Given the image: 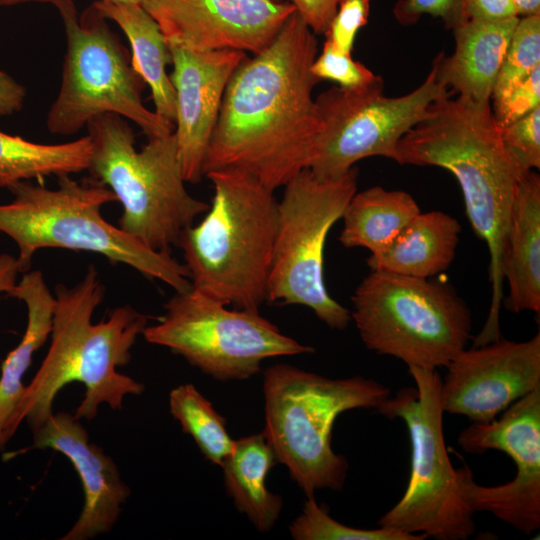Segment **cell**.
<instances>
[{
  "label": "cell",
  "instance_id": "8fae6325",
  "mask_svg": "<svg viewBox=\"0 0 540 540\" xmlns=\"http://www.w3.org/2000/svg\"><path fill=\"white\" fill-rule=\"evenodd\" d=\"M358 168L334 179H320L306 168L286 183L277 205V227L266 301L310 308L329 328L344 330L348 308L327 291L324 247L331 227L357 192Z\"/></svg>",
  "mask_w": 540,
  "mask_h": 540
},
{
  "label": "cell",
  "instance_id": "f546056e",
  "mask_svg": "<svg viewBox=\"0 0 540 540\" xmlns=\"http://www.w3.org/2000/svg\"><path fill=\"white\" fill-rule=\"evenodd\" d=\"M312 73L322 80H332L339 87L353 89L374 82L375 75L369 68L353 59L352 54L337 50L325 39L320 54L311 67Z\"/></svg>",
  "mask_w": 540,
  "mask_h": 540
},
{
  "label": "cell",
  "instance_id": "8992f818",
  "mask_svg": "<svg viewBox=\"0 0 540 540\" xmlns=\"http://www.w3.org/2000/svg\"><path fill=\"white\" fill-rule=\"evenodd\" d=\"M263 394V434L276 461L308 498L317 490L344 487L348 462L331 446L337 417L353 409H378L390 390L362 376L331 379L278 363L263 371Z\"/></svg>",
  "mask_w": 540,
  "mask_h": 540
},
{
  "label": "cell",
  "instance_id": "1f68e13d",
  "mask_svg": "<svg viewBox=\"0 0 540 540\" xmlns=\"http://www.w3.org/2000/svg\"><path fill=\"white\" fill-rule=\"evenodd\" d=\"M494 118L502 128L540 107V66L499 97L491 99Z\"/></svg>",
  "mask_w": 540,
  "mask_h": 540
},
{
  "label": "cell",
  "instance_id": "52a82bcc",
  "mask_svg": "<svg viewBox=\"0 0 540 540\" xmlns=\"http://www.w3.org/2000/svg\"><path fill=\"white\" fill-rule=\"evenodd\" d=\"M86 128L92 144L87 171L121 203L119 228L146 247L171 254L184 230L209 208L185 187L174 132L149 138L138 151L133 130L117 114L95 117Z\"/></svg>",
  "mask_w": 540,
  "mask_h": 540
},
{
  "label": "cell",
  "instance_id": "836d02e7",
  "mask_svg": "<svg viewBox=\"0 0 540 540\" xmlns=\"http://www.w3.org/2000/svg\"><path fill=\"white\" fill-rule=\"evenodd\" d=\"M371 0H341L325 32L328 40L339 51L352 54L358 31L369 18Z\"/></svg>",
  "mask_w": 540,
  "mask_h": 540
},
{
  "label": "cell",
  "instance_id": "ab89813d",
  "mask_svg": "<svg viewBox=\"0 0 540 540\" xmlns=\"http://www.w3.org/2000/svg\"><path fill=\"white\" fill-rule=\"evenodd\" d=\"M53 0H0V5L10 6L26 2L52 3Z\"/></svg>",
  "mask_w": 540,
  "mask_h": 540
},
{
  "label": "cell",
  "instance_id": "f1b7e54d",
  "mask_svg": "<svg viewBox=\"0 0 540 540\" xmlns=\"http://www.w3.org/2000/svg\"><path fill=\"white\" fill-rule=\"evenodd\" d=\"M540 66V14L519 17L491 99L499 97Z\"/></svg>",
  "mask_w": 540,
  "mask_h": 540
},
{
  "label": "cell",
  "instance_id": "7a4b0ae2",
  "mask_svg": "<svg viewBox=\"0 0 540 540\" xmlns=\"http://www.w3.org/2000/svg\"><path fill=\"white\" fill-rule=\"evenodd\" d=\"M445 93L398 144V164L437 166L457 179L470 224L489 253L491 300L475 346L501 338L503 256L512 204L524 171L506 151L491 102Z\"/></svg>",
  "mask_w": 540,
  "mask_h": 540
},
{
  "label": "cell",
  "instance_id": "7402d4cb",
  "mask_svg": "<svg viewBox=\"0 0 540 540\" xmlns=\"http://www.w3.org/2000/svg\"><path fill=\"white\" fill-rule=\"evenodd\" d=\"M92 5L126 35L132 67L149 86L155 113L175 127L176 95L166 72L171 52L157 22L139 2L97 0Z\"/></svg>",
  "mask_w": 540,
  "mask_h": 540
},
{
  "label": "cell",
  "instance_id": "60d3db41",
  "mask_svg": "<svg viewBox=\"0 0 540 540\" xmlns=\"http://www.w3.org/2000/svg\"><path fill=\"white\" fill-rule=\"evenodd\" d=\"M111 1L139 2V3H141V0H111Z\"/></svg>",
  "mask_w": 540,
  "mask_h": 540
},
{
  "label": "cell",
  "instance_id": "f35d334b",
  "mask_svg": "<svg viewBox=\"0 0 540 540\" xmlns=\"http://www.w3.org/2000/svg\"><path fill=\"white\" fill-rule=\"evenodd\" d=\"M519 17L540 14V0H513Z\"/></svg>",
  "mask_w": 540,
  "mask_h": 540
},
{
  "label": "cell",
  "instance_id": "d6986e66",
  "mask_svg": "<svg viewBox=\"0 0 540 540\" xmlns=\"http://www.w3.org/2000/svg\"><path fill=\"white\" fill-rule=\"evenodd\" d=\"M519 17L502 21L468 19L454 28L451 55L437 54L438 81L449 92L478 102H491L493 89Z\"/></svg>",
  "mask_w": 540,
  "mask_h": 540
},
{
  "label": "cell",
  "instance_id": "484cf974",
  "mask_svg": "<svg viewBox=\"0 0 540 540\" xmlns=\"http://www.w3.org/2000/svg\"><path fill=\"white\" fill-rule=\"evenodd\" d=\"M91 152L88 135L60 144H41L0 131V187L86 171Z\"/></svg>",
  "mask_w": 540,
  "mask_h": 540
},
{
  "label": "cell",
  "instance_id": "d590c367",
  "mask_svg": "<svg viewBox=\"0 0 540 540\" xmlns=\"http://www.w3.org/2000/svg\"><path fill=\"white\" fill-rule=\"evenodd\" d=\"M468 19L502 21L519 17L513 0H465Z\"/></svg>",
  "mask_w": 540,
  "mask_h": 540
},
{
  "label": "cell",
  "instance_id": "277c9868",
  "mask_svg": "<svg viewBox=\"0 0 540 540\" xmlns=\"http://www.w3.org/2000/svg\"><path fill=\"white\" fill-rule=\"evenodd\" d=\"M214 195L205 216L181 234L193 288L237 309L259 312L277 227L273 190L239 169L205 174Z\"/></svg>",
  "mask_w": 540,
  "mask_h": 540
},
{
  "label": "cell",
  "instance_id": "e0dca14e",
  "mask_svg": "<svg viewBox=\"0 0 540 540\" xmlns=\"http://www.w3.org/2000/svg\"><path fill=\"white\" fill-rule=\"evenodd\" d=\"M176 95L174 134L183 177L198 183L227 84L248 56L240 50L198 51L168 44Z\"/></svg>",
  "mask_w": 540,
  "mask_h": 540
},
{
  "label": "cell",
  "instance_id": "30bf717a",
  "mask_svg": "<svg viewBox=\"0 0 540 540\" xmlns=\"http://www.w3.org/2000/svg\"><path fill=\"white\" fill-rule=\"evenodd\" d=\"M61 16L66 39L59 92L46 118L54 135H72L104 114H117L134 122L148 138L174 132V125L143 103L144 81L107 20L93 5L81 15L74 0H53Z\"/></svg>",
  "mask_w": 540,
  "mask_h": 540
},
{
  "label": "cell",
  "instance_id": "e575fe53",
  "mask_svg": "<svg viewBox=\"0 0 540 540\" xmlns=\"http://www.w3.org/2000/svg\"><path fill=\"white\" fill-rule=\"evenodd\" d=\"M317 35L325 34L341 0H286Z\"/></svg>",
  "mask_w": 540,
  "mask_h": 540
},
{
  "label": "cell",
  "instance_id": "74e56055",
  "mask_svg": "<svg viewBox=\"0 0 540 540\" xmlns=\"http://www.w3.org/2000/svg\"><path fill=\"white\" fill-rule=\"evenodd\" d=\"M20 272L16 257L7 253L0 254V293L9 295L13 291Z\"/></svg>",
  "mask_w": 540,
  "mask_h": 540
},
{
  "label": "cell",
  "instance_id": "d6a6232c",
  "mask_svg": "<svg viewBox=\"0 0 540 540\" xmlns=\"http://www.w3.org/2000/svg\"><path fill=\"white\" fill-rule=\"evenodd\" d=\"M393 15L404 26L416 24L423 15H431L440 18L451 30L468 20L465 0H398Z\"/></svg>",
  "mask_w": 540,
  "mask_h": 540
},
{
  "label": "cell",
  "instance_id": "cb8c5ba5",
  "mask_svg": "<svg viewBox=\"0 0 540 540\" xmlns=\"http://www.w3.org/2000/svg\"><path fill=\"white\" fill-rule=\"evenodd\" d=\"M275 461L261 432L235 440L232 452L221 465L228 495L260 532L272 529L283 506L281 496L270 492L265 484Z\"/></svg>",
  "mask_w": 540,
  "mask_h": 540
},
{
  "label": "cell",
  "instance_id": "5bb4252c",
  "mask_svg": "<svg viewBox=\"0 0 540 540\" xmlns=\"http://www.w3.org/2000/svg\"><path fill=\"white\" fill-rule=\"evenodd\" d=\"M469 453L500 450L514 460L512 481L485 487L460 468L464 496L474 512L486 511L525 534L540 528V386L511 404L499 419L473 422L458 437Z\"/></svg>",
  "mask_w": 540,
  "mask_h": 540
},
{
  "label": "cell",
  "instance_id": "d4e9b609",
  "mask_svg": "<svg viewBox=\"0 0 540 540\" xmlns=\"http://www.w3.org/2000/svg\"><path fill=\"white\" fill-rule=\"evenodd\" d=\"M420 212L415 199L403 190L373 186L356 192L343 213L339 241L346 248L361 247L377 254Z\"/></svg>",
  "mask_w": 540,
  "mask_h": 540
},
{
  "label": "cell",
  "instance_id": "2e32d148",
  "mask_svg": "<svg viewBox=\"0 0 540 540\" xmlns=\"http://www.w3.org/2000/svg\"><path fill=\"white\" fill-rule=\"evenodd\" d=\"M141 4L168 44L253 54L267 48L295 12L286 0H141Z\"/></svg>",
  "mask_w": 540,
  "mask_h": 540
},
{
  "label": "cell",
  "instance_id": "6da1fadb",
  "mask_svg": "<svg viewBox=\"0 0 540 540\" xmlns=\"http://www.w3.org/2000/svg\"><path fill=\"white\" fill-rule=\"evenodd\" d=\"M316 34L294 12L271 44L246 57L224 92L203 174L245 171L271 190L309 168L322 122L311 71Z\"/></svg>",
  "mask_w": 540,
  "mask_h": 540
},
{
  "label": "cell",
  "instance_id": "7c38bea8",
  "mask_svg": "<svg viewBox=\"0 0 540 540\" xmlns=\"http://www.w3.org/2000/svg\"><path fill=\"white\" fill-rule=\"evenodd\" d=\"M227 306L191 286L175 292L164 304V315L142 335L221 381L248 379L268 358L314 351L284 335L259 312Z\"/></svg>",
  "mask_w": 540,
  "mask_h": 540
},
{
  "label": "cell",
  "instance_id": "5b68a950",
  "mask_svg": "<svg viewBox=\"0 0 540 540\" xmlns=\"http://www.w3.org/2000/svg\"><path fill=\"white\" fill-rule=\"evenodd\" d=\"M56 188L22 181L8 188L14 199L0 204V233L17 248L21 272L30 269L34 253L61 248L99 254L126 264L175 292L191 288L190 274L171 254L154 251L104 219L102 207L116 201L114 193L92 178L80 181L58 176Z\"/></svg>",
  "mask_w": 540,
  "mask_h": 540
},
{
  "label": "cell",
  "instance_id": "8d00e7d4",
  "mask_svg": "<svg viewBox=\"0 0 540 540\" xmlns=\"http://www.w3.org/2000/svg\"><path fill=\"white\" fill-rule=\"evenodd\" d=\"M26 90L12 76L0 69V117L19 112L25 102Z\"/></svg>",
  "mask_w": 540,
  "mask_h": 540
},
{
  "label": "cell",
  "instance_id": "44dd1931",
  "mask_svg": "<svg viewBox=\"0 0 540 540\" xmlns=\"http://www.w3.org/2000/svg\"><path fill=\"white\" fill-rule=\"evenodd\" d=\"M461 225L442 211L420 212L381 252L370 255V271L433 278L452 264Z\"/></svg>",
  "mask_w": 540,
  "mask_h": 540
},
{
  "label": "cell",
  "instance_id": "4dcf8cb0",
  "mask_svg": "<svg viewBox=\"0 0 540 540\" xmlns=\"http://www.w3.org/2000/svg\"><path fill=\"white\" fill-rule=\"evenodd\" d=\"M502 143L524 171L540 167V107L501 128Z\"/></svg>",
  "mask_w": 540,
  "mask_h": 540
},
{
  "label": "cell",
  "instance_id": "4fadbf2b",
  "mask_svg": "<svg viewBox=\"0 0 540 540\" xmlns=\"http://www.w3.org/2000/svg\"><path fill=\"white\" fill-rule=\"evenodd\" d=\"M383 91L384 81L378 76L369 85L335 86L315 98L322 128L309 167L314 176L338 178L358 161L373 156L398 162L400 140L449 92L438 81L433 63L426 79L413 91L397 97Z\"/></svg>",
  "mask_w": 540,
  "mask_h": 540
},
{
  "label": "cell",
  "instance_id": "4316f807",
  "mask_svg": "<svg viewBox=\"0 0 540 540\" xmlns=\"http://www.w3.org/2000/svg\"><path fill=\"white\" fill-rule=\"evenodd\" d=\"M171 415L189 434L207 460L221 467L235 444L221 416L193 384H181L169 394Z\"/></svg>",
  "mask_w": 540,
  "mask_h": 540
},
{
  "label": "cell",
  "instance_id": "ac0fdd59",
  "mask_svg": "<svg viewBox=\"0 0 540 540\" xmlns=\"http://www.w3.org/2000/svg\"><path fill=\"white\" fill-rule=\"evenodd\" d=\"M33 447L63 454L82 484V511L61 540H88L109 532L119 518L130 489L113 459L90 443L79 419L66 412L53 413L33 431Z\"/></svg>",
  "mask_w": 540,
  "mask_h": 540
},
{
  "label": "cell",
  "instance_id": "ffe728a7",
  "mask_svg": "<svg viewBox=\"0 0 540 540\" xmlns=\"http://www.w3.org/2000/svg\"><path fill=\"white\" fill-rule=\"evenodd\" d=\"M503 279L508 294L502 305L514 313L540 312V176L523 174L505 236Z\"/></svg>",
  "mask_w": 540,
  "mask_h": 540
},
{
  "label": "cell",
  "instance_id": "9c48e42d",
  "mask_svg": "<svg viewBox=\"0 0 540 540\" xmlns=\"http://www.w3.org/2000/svg\"><path fill=\"white\" fill-rule=\"evenodd\" d=\"M415 387L403 388L377 409L402 419L411 443V471L401 499L378 526L437 540H466L476 531L474 511L450 461L443 434L442 378L436 369L408 367Z\"/></svg>",
  "mask_w": 540,
  "mask_h": 540
},
{
  "label": "cell",
  "instance_id": "b9f144b4",
  "mask_svg": "<svg viewBox=\"0 0 540 540\" xmlns=\"http://www.w3.org/2000/svg\"><path fill=\"white\" fill-rule=\"evenodd\" d=\"M274 1H284V0H274Z\"/></svg>",
  "mask_w": 540,
  "mask_h": 540
},
{
  "label": "cell",
  "instance_id": "603a6c76",
  "mask_svg": "<svg viewBox=\"0 0 540 540\" xmlns=\"http://www.w3.org/2000/svg\"><path fill=\"white\" fill-rule=\"evenodd\" d=\"M9 296L25 304L27 325L20 342L1 365L0 448L8 442L7 430L26 388L23 377L31 366L34 353L50 336L55 306V296L39 270L25 272Z\"/></svg>",
  "mask_w": 540,
  "mask_h": 540
},
{
  "label": "cell",
  "instance_id": "83f0119b",
  "mask_svg": "<svg viewBox=\"0 0 540 540\" xmlns=\"http://www.w3.org/2000/svg\"><path fill=\"white\" fill-rule=\"evenodd\" d=\"M290 534L296 540H423V535L409 534L381 527L361 529L344 525L308 497L301 514L291 523Z\"/></svg>",
  "mask_w": 540,
  "mask_h": 540
},
{
  "label": "cell",
  "instance_id": "3957f363",
  "mask_svg": "<svg viewBox=\"0 0 540 540\" xmlns=\"http://www.w3.org/2000/svg\"><path fill=\"white\" fill-rule=\"evenodd\" d=\"M105 287L94 266L72 287H55L51 344L38 371L26 385L7 430L9 441L22 422L35 431L52 414L53 402L67 384L77 381L85 395L77 419L92 420L101 404L121 410L127 395H140L144 385L117 368L131 360V348L143 334L148 317L129 305L114 308L108 318L92 323Z\"/></svg>",
  "mask_w": 540,
  "mask_h": 540
},
{
  "label": "cell",
  "instance_id": "ba28073f",
  "mask_svg": "<svg viewBox=\"0 0 540 540\" xmlns=\"http://www.w3.org/2000/svg\"><path fill=\"white\" fill-rule=\"evenodd\" d=\"M351 299L366 348L408 367H446L472 339L469 307L437 279L370 271Z\"/></svg>",
  "mask_w": 540,
  "mask_h": 540
},
{
  "label": "cell",
  "instance_id": "9a60e30c",
  "mask_svg": "<svg viewBox=\"0 0 540 540\" xmlns=\"http://www.w3.org/2000/svg\"><path fill=\"white\" fill-rule=\"evenodd\" d=\"M443 412L489 423L540 386V334L526 341L499 338L464 349L446 366Z\"/></svg>",
  "mask_w": 540,
  "mask_h": 540
}]
</instances>
